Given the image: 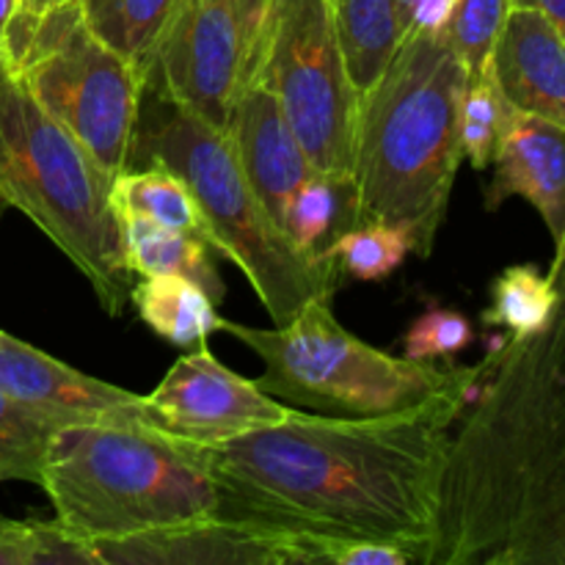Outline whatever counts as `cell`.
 <instances>
[{
  "label": "cell",
  "mask_w": 565,
  "mask_h": 565,
  "mask_svg": "<svg viewBox=\"0 0 565 565\" xmlns=\"http://www.w3.org/2000/svg\"><path fill=\"white\" fill-rule=\"evenodd\" d=\"M472 392L379 417L292 408L281 423L202 447L215 513L279 533L395 544L419 563L436 535L450 430Z\"/></svg>",
  "instance_id": "obj_1"
},
{
  "label": "cell",
  "mask_w": 565,
  "mask_h": 565,
  "mask_svg": "<svg viewBox=\"0 0 565 565\" xmlns=\"http://www.w3.org/2000/svg\"><path fill=\"white\" fill-rule=\"evenodd\" d=\"M447 445L423 565H565V303L491 348Z\"/></svg>",
  "instance_id": "obj_2"
},
{
  "label": "cell",
  "mask_w": 565,
  "mask_h": 565,
  "mask_svg": "<svg viewBox=\"0 0 565 565\" xmlns=\"http://www.w3.org/2000/svg\"><path fill=\"white\" fill-rule=\"evenodd\" d=\"M469 72L445 28H414L359 110L356 224L401 226L430 257L463 163L461 99Z\"/></svg>",
  "instance_id": "obj_3"
},
{
  "label": "cell",
  "mask_w": 565,
  "mask_h": 565,
  "mask_svg": "<svg viewBox=\"0 0 565 565\" xmlns=\"http://www.w3.org/2000/svg\"><path fill=\"white\" fill-rule=\"evenodd\" d=\"M55 522L86 541L121 539L218 511L202 447L147 425H61L42 480Z\"/></svg>",
  "instance_id": "obj_4"
},
{
  "label": "cell",
  "mask_w": 565,
  "mask_h": 565,
  "mask_svg": "<svg viewBox=\"0 0 565 565\" xmlns=\"http://www.w3.org/2000/svg\"><path fill=\"white\" fill-rule=\"evenodd\" d=\"M160 163L185 180L202 207L210 248L235 263L276 326L312 298L334 296V265L303 257L248 185L230 141L147 81L130 166Z\"/></svg>",
  "instance_id": "obj_5"
},
{
  "label": "cell",
  "mask_w": 565,
  "mask_h": 565,
  "mask_svg": "<svg viewBox=\"0 0 565 565\" xmlns=\"http://www.w3.org/2000/svg\"><path fill=\"white\" fill-rule=\"evenodd\" d=\"M110 182L88 149L28 92L0 55V213L20 210L83 274L108 315L130 298Z\"/></svg>",
  "instance_id": "obj_6"
},
{
  "label": "cell",
  "mask_w": 565,
  "mask_h": 565,
  "mask_svg": "<svg viewBox=\"0 0 565 565\" xmlns=\"http://www.w3.org/2000/svg\"><path fill=\"white\" fill-rule=\"evenodd\" d=\"M224 331L265 364L259 390L276 401L337 417L412 412L445 392L475 386L483 370V362L436 367L379 351L337 323L329 296L312 298L274 329L224 320Z\"/></svg>",
  "instance_id": "obj_7"
},
{
  "label": "cell",
  "mask_w": 565,
  "mask_h": 565,
  "mask_svg": "<svg viewBox=\"0 0 565 565\" xmlns=\"http://www.w3.org/2000/svg\"><path fill=\"white\" fill-rule=\"evenodd\" d=\"M11 64L39 105L88 149L105 174L127 169L147 75L88 31L81 0L47 11Z\"/></svg>",
  "instance_id": "obj_8"
},
{
  "label": "cell",
  "mask_w": 565,
  "mask_h": 565,
  "mask_svg": "<svg viewBox=\"0 0 565 565\" xmlns=\"http://www.w3.org/2000/svg\"><path fill=\"white\" fill-rule=\"evenodd\" d=\"M279 103L315 171L353 182L359 99L331 0H274L257 77Z\"/></svg>",
  "instance_id": "obj_9"
},
{
  "label": "cell",
  "mask_w": 565,
  "mask_h": 565,
  "mask_svg": "<svg viewBox=\"0 0 565 565\" xmlns=\"http://www.w3.org/2000/svg\"><path fill=\"white\" fill-rule=\"evenodd\" d=\"M143 403L154 430L196 447L268 428L292 412L257 381L232 373L204 342L177 359Z\"/></svg>",
  "instance_id": "obj_10"
},
{
  "label": "cell",
  "mask_w": 565,
  "mask_h": 565,
  "mask_svg": "<svg viewBox=\"0 0 565 565\" xmlns=\"http://www.w3.org/2000/svg\"><path fill=\"white\" fill-rule=\"evenodd\" d=\"M147 81L180 108L224 132L232 103L243 86L235 3L182 0Z\"/></svg>",
  "instance_id": "obj_11"
},
{
  "label": "cell",
  "mask_w": 565,
  "mask_h": 565,
  "mask_svg": "<svg viewBox=\"0 0 565 565\" xmlns=\"http://www.w3.org/2000/svg\"><path fill=\"white\" fill-rule=\"evenodd\" d=\"M88 544L97 565H307L298 533L218 513Z\"/></svg>",
  "instance_id": "obj_12"
},
{
  "label": "cell",
  "mask_w": 565,
  "mask_h": 565,
  "mask_svg": "<svg viewBox=\"0 0 565 565\" xmlns=\"http://www.w3.org/2000/svg\"><path fill=\"white\" fill-rule=\"evenodd\" d=\"M0 390L53 425H147L143 395L92 379L0 331Z\"/></svg>",
  "instance_id": "obj_13"
},
{
  "label": "cell",
  "mask_w": 565,
  "mask_h": 565,
  "mask_svg": "<svg viewBox=\"0 0 565 565\" xmlns=\"http://www.w3.org/2000/svg\"><path fill=\"white\" fill-rule=\"evenodd\" d=\"M224 136L248 185L281 226L290 199L318 171L268 86L259 81L243 83L232 103Z\"/></svg>",
  "instance_id": "obj_14"
},
{
  "label": "cell",
  "mask_w": 565,
  "mask_h": 565,
  "mask_svg": "<svg viewBox=\"0 0 565 565\" xmlns=\"http://www.w3.org/2000/svg\"><path fill=\"white\" fill-rule=\"evenodd\" d=\"M486 210L519 196L544 218L555 246L565 235V130L541 116L513 110L494 154Z\"/></svg>",
  "instance_id": "obj_15"
},
{
  "label": "cell",
  "mask_w": 565,
  "mask_h": 565,
  "mask_svg": "<svg viewBox=\"0 0 565 565\" xmlns=\"http://www.w3.org/2000/svg\"><path fill=\"white\" fill-rule=\"evenodd\" d=\"M491 66L513 108L565 130V36L544 14L511 9Z\"/></svg>",
  "instance_id": "obj_16"
},
{
  "label": "cell",
  "mask_w": 565,
  "mask_h": 565,
  "mask_svg": "<svg viewBox=\"0 0 565 565\" xmlns=\"http://www.w3.org/2000/svg\"><path fill=\"white\" fill-rule=\"evenodd\" d=\"M119 226L125 268L132 276H182L202 287L215 303L224 301L226 285L202 237L136 215H119Z\"/></svg>",
  "instance_id": "obj_17"
},
{
  "label": "cell",
  "mask_w": 565,
  "mask_h": 565,
  "mask_svg": "<svg viewBox=\"0 0 565 565\" xmlns=\"http://www.w3.org/2000/svg\"><path fill=\"white\" fill-rule=\"evenodd\" d=\"M138 318L174 348H193L215 331H224L218 303L182 276H141L130 287Z\"/></svg>",
  "instance_id": "obj_18"
},
{
  "label": "cell",
  "mask_w": 565,
  "mask_h": 565,
  "mask_svg": "<svg viewBox=\"0 0 565 565\" xmlns=\"http://www.w3.org/2000/svg\"><path fill=\"white\" fill-rule=\"evenodd\" d=\"M182 0H81L88 31L149 77Z\"/></svg>",
  "instance_id": "obj_19"
},
{
  "label": "cell",
  "mask_w": 565,
  "mask_h": 565,
  "mask_svg": "<svg viewBox=\"0 0 565 565\" xmlns=\"http://www.w3.org/2000/svg\"><path fill=\"white\" fill-rule=\"evenodd\" d=\"M345 53L348 75L359 99L373 92L403 42L395 0H331Z\"/></svg>",
  "instance_id": "obj_20"
},
{
  "label": "cell",
  "mask_w": 565,
  "mask_h": 565,
  "mask_svg": "<svg viewBox=\"0 0 565 565\" xmlns=\"http://www.w3.org/2000/svg\"><path fill=\"white\" fill-rule=\"evenodd\" d=\"M116 215H136L169 230L202 237L210 246V230L202 207L182 177L160 163L130 166L110 182Z\"/></svg>",
  "instance_id": "obj_21"
},
{
  "label": "cell",
  "mask_w": 565,
  "mask_h": 565,
  "mask_svg": "<svg viewBox=\"0 0 565 565\" xmlns=\"http://www.w3.org/2000/svg\"><path fill=\"white\" fill-rule=\"evenodd\" d=\"M356 224V191L353 182L334 180L326 174H312L296 196L290 199L285 213V235L292 246L312 263H331V243L345 230ZM337 268V265H334Z\"/></svg>",
  "instance_id": "obj_22"
},
{
  "label": "cell",
  "mask_w": 565,
  "mask_h": 565,
  "mask_svg": "<svg viewBox=\"0 0 565 565\" xmlns=\"http://www.w3.org/2000/svg\"><path fill=\"white\" fill-rule=\"evenodd\" d=\"M565 303L561 276L541 274L535 265H511L491 281V303L483 323L511 337L541 334L555 323Z\"/></svg>",
  "instance_id": "obj_23"
},
{
  "label": "cell",
  "mask_w": 565,
  "mask_h": 565,
  "mask_svg": "<svg viewBox=\"0 0 565 565\" xmlns=\"http://www.w3.org/2000/svg\"><path fill=\"white\" fill-rule=\"evenodd\" d=\"M513 110L516 108L502 94L494 66L489 64L469 75L461 99V152L475 171L491 169Z\"/></svg>",
  "instance_id": "obj_24"
},
{
  "label": "cell",
  "mask_w": 565,
  "mask_h": 565,
  "mask_svg": "<svg viewBox=\"0 0 565 565\" xmlns=\"http://www.w3.org/2000/svg\"><path fill=\"white\" fill-rule=\"evenodd\" d=\"M414 252L412 237L401 226L364 221L353 224L331 243V263L337 274L356 281H381L395 274Z\"/></svg>",
  "instance_id": "obj_25"
},
{
  "label": "cell",
  "mask_w": 565,
  "mask_h": 565,
  "mask_svg": "<svg viewBox=\"0 0 565 565\" xmlns=\"http://www.w3.org/2000/svg\"><path fill=\"white\" fill-rule=\"evenodd\" d=\"M0 565H97L92 544L58 522L0 519Z\"/></svg>",
  "instance_id": "obj_26"
},
{
  "label": "cell",
  "mask_w": 565,
  "mask_h": 565,
  "mask_svg": "<svg viewBox=\"0 0 565 565\" xmlns=\"http://www.w3.org/2000/svg\"><path fill=\"white\" fill-rule=\"evenodd\" d=\"M55 428L0 390V480L39 486L44 447Z\"/></svg>",
  "instance_id": "obj_27"
},
{
  "label": "cell",
  "mask_w": 565,
  "mask_h": 565,
  "mask_svg": "<svg viewBox=\"0 0 565 565\" xmlns=\"http://www.w3.org/2000/svg\"><path fill=\"white\" fill-rule=\"evenodd\" d=\"M508 14H511V0H456L452 3L445 33L469 75L491 64Z\"/></svg>",
  "instance_id": "obj_28"
},
{
  "label": "cell",
  "mask_w": 565,
  "mask_h": 565,
  "mask_svg": "<svg viewBox=\"0 0 565 565\" xmlns=\"http://www.w3.org/2000/svg\"><path fill=\"white\" fill-rule=\"evenodd\" d=\"M475 340L472 323L467 315L445 307H428L403 337V356L417 362H434V359H450L458 351L469 348Z\"/></svg>",
  "instance_id": "obj_29"
},
{
  "label": "cell",
  "mask_w": 565,
  "mask_h": 565,
  "mask_svg": "<svg viewBox=\"0 0 565 565\" xmlns=\"http://www.w3.org/2000/svg\"><path fill=\"white\" fill-rule=\"evenodd\" d=\"M232 3H235L237 28H241L243 83H252L254 77H257L259 61H263L274 0H232Z\"/></svg>",
  "instance_id": "obj_30"
},
{
  "label": "cell",
  "mask_w": 565,
  "mask_h": 565,
  "mask_svg": "<svg viewBox=\"0 0 565 565\" xmlns=\"http://www.w3.org/2000/svg\"><path fill=\"white\" fill-rule=\"evenodd\" d=\"M64 3H72V0H17V14L14 20H11L9 42H6V58L11 61V55L20 50V44L25 42L28 33L33 31V25H36L47 11L58 9V6Z\"/></svg>",
  "instance_id": "obj_31"
},
{
  "label": "cell",
  "mask_w": 565,
  "mask_h": 565,
  "mask_svg": "<svg viewBox=\"0 0 565 565\" xmlns=\"http://www.w3.org/2000/svg\"><path fill=\"white\" fill-rule=\"evenodd\" d=\"M511 9L539 11L565 36V0H511Z\"/></svg>",
  "instance_id": "obj_32"
},
{
  "label": "cell",
  "mask_w": 565,
  "mask_h": 565,
  "mask_svg": "<svg viewBox=\"0 0 565 565\" xmlns=\"http://www.w3.org/2000/svg\"><path fill=\"white\" fill-rule=\"evenodd\" d=\"M17 14V0H0V55H6V42H9V28Z\"/></svg>",
  "instance_id": "obj_33"
},
{
  "label": "cell",
  "mask_w": 565,
  "mask_h": 565,
  "mask_svg": "<svg viewBox=\"0 0 565 565\" xmlns=\"http://www.w3.org/2000/svg\"><path fill=\"white\" fill-rule=\"evenodd\" d=\"M395 3H397V17H401L403 39H406L408 28H412V14H414V9H417L419 0H395Z\"/></svg>",
  "instance_id": "obj_34"
},
{
  "label": "cell",
  "mask_w": 565,
  "mask_h": 565,
  "mask_svg": "<svg viewBox=\"0 0 565 565\" xmlns=\"http://www.w3.org/2000/svg\"><path fill=\"white\" fill-rule=\"evenodd\" d=\"M550 274L561 276L563 285H565V235H563L561 246H555V263H552V270H550Z\"/></svg>",
  "instance_id": "obj_35"
}]
</instances>
